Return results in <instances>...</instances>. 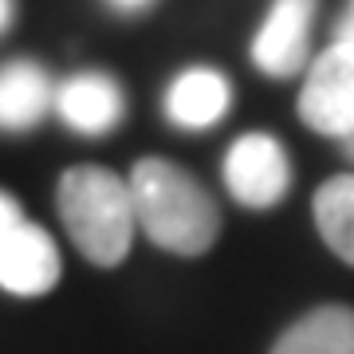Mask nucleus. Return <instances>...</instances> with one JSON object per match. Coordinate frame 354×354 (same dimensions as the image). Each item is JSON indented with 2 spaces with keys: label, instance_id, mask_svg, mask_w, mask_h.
Listing matches in <instances>:
<instances>
[{
  "label": "nucleus",
  "instance_id": "dca6fc26",
  "mask_svg": "<svg viewBox=\"0 0 354 354\" xmlns=\"http://www.w3.org/2000/svg\"><path fill=\"white\" fill-rule=\"evenodd\" d=\"M342 150H346V153L354 158V134H346V138H342Z\"/></svg>",
  "mask_w": 354,
  "mask_h": 354
},
{
  "label": "nucleus",
  "instance_id": "f8f14e48",
  "mask_svg": "<svg viewBox=\"0 0 354 354\" xmlns=\"http://www.w3.org/2000/svg\"><path fill=\"white\" fill-rule=\"evenodd\" d=\"M20 221H24V216H20V205H16L8 193L0 189V241H4V236H8L16 225H20Z\"/></svg>",
  "mask_w": 354,
  "mask_h": 354
},
{
  "label": "nucleus",
  "instance_id": "9b49d317",
  "mask_svg": "<svg viewBox=\"0 0 354 354\" xmlns=\"http://www.w3.org/2000/svg\"><path fill=\"white\" fill-rule=\"evenodd\" d=\"M315 225L319 236L339 260L354 268V174L327 177L315 193Z\"/></svg>",
  "mask_w": 354,
  "mask_h": 354
},
{
  "label": "nucleus",
  "instance_id": "0eeeda50",
  "mask_svg": "<svg viewBox=\"0 0 354 354\" xmlns=\"http://www.w3.org/2000/svg\"><path fill=\"white\" fill-rule=\"evenodd\" d=\"M232 87L216 67H185L165 91V118L181 130H209L225 118Z\"/></svg>",
  "mask_w": 354,
  "mask_h": 354
},
{
  "label": "nucleus",
  "instance_id": "6e6552de",
  "mask_svg": "<svg viewBox=\"0 0 354 354\" xmlns=\"http://www.w3.org/2000/svg\"><path fill=\"white\" fill-rule=\"evenodd\" d=\"M122 91L111 75H99V71H83V75H71L64 87L55 91V111L75 134H106V130L118 127L122 118Z\"/></svg>",
  "mask_w": 354,
  "mask_h": 354
},
{
  "label": "nucleus",
  "instance_id": "4468645a",
  "mask_svg": "<svg viewBox=\"0 0 354 354\" xmlns=\"http://www.w3.org/2000/svg\"><path fill=\"white\" fill-rule=\"evenodd\" d=\"M114 8H122V12H138V8H146L150 0H111Z\"/></svg>",
  "mask_w": 354,
  "mask_h": 354
},
{
  "label": "nucleus",
  "instance_id": "f257e3e1",
  "mask_svg": "<svg viewBox=\"0 0 354 354\" xmlns=\"http://www.w3.org/2000/svg\"><path fill=\"white\" fill-rule=\"evenodd\" d=\"M127 181L138 228L158 248L174 256H201L213 248L221 232V213L209 189L189 169L165 158H142Z\"/></svg>",
  "mask_w": 354,
  "mask_h": 354
},
{
  "label": "nucleus",
  "instance_id": "9d476101",
  "mask_svg": "<svg viewBox=\"0 0 354 354\" xmlns=\"http://www.w3.org/2000/svg\"><path fill=\"white\" fill-rule=\"evenodd\" d=\"M272 354H354V311L342 304L307 311L276 339Z\"/></svg>",
  "mask_w": 354,
  "mask_h": 354
},
{
  "label": "nucleus",
  "instance_id": "1a4fd4ad",
  "mask_svg": "<svg viewBox=\"0 0 354 354\" xmlns=\"http://www.w3.org/2000/svg\"><path fill=\"white\" fill-rule=\"evenodd\" d=\"M48 106H55V91L39 64L8 59L0 67V130L8 134L32 130L48 114Z\"/></svg>",
  "mask_w": 354,
  "mask_h": 354
},
{
  "label": "nucleus",
  "instance_id": "f03ea898",
  "mask_svg": "<svg viewBox=\"0 0 354 354\" xmlns=\"http://www.w3.org/2000/svg\"><path fill=\"white\" fill-rule=\"evenodd\" d=\"M55 205L67 236L91 264L114 268L130 256L138 216L127 177H118L106 165H71L59 177Z\"/></svg>",
  "mask_w": 354,
  "mask_h": 354
},
{
  "label": "nucleus",
  "instance_id": "7ed1b4c3",
  "mask_svg": "<svg viewBox=\"0 0 354 354\" xmlns=\"http://www.w3.org/2000/svg\"><path fill=\"white\" fill-rule=\"evenodd\" d=\"M299 118L315 134L346 138L354 134V48L351 44H330L319 55L307 83L299 91Z\"/></svg>",
  "mask_w": 354,
  "mask_h": 354
},
{
  "label": "nucleus",
  "instance_id": "423d86ee",
  "mask_svg": "<svg viewBox=\"0 0 354 354\" xmlns=\"http://www.w3.org/2000/svg\"><path fill=\"white\" fill-rule=\"evenodd\" d=\"M64 276L59 248L48 236V228L20 221V225L0 241V288L8 295H48Z\"/></svg>",
  "mask_w": 354,
  "mask_h": 354
},
{
  "label": "nucleus",
  "instance_id": "20e7f679",
  "mask_svg": "<svg viewBox=\"0 0 354 354\" xmlns=\"http://www.w3.org/2000/svg\"><path fill=\"white\" fill-rule=\"evenodd\" d=\"M225 189L244 209H272L291 189L288 150L272 134H244L225 153Z\"/></svg>",
  "mask_w": 354,
  "mask_h": 354
},
{
  "label": "nucleus",
  "instance_id": "2eb2a0df",
  "mask_svg": "<svg viewBox=\"0 0 354 354\" xmlns=\"http://www.w3.org/2000/svg\"><path fill=\"white\" fill-rule=\"evenodd\" d=\"M12 24V0H0V32Z\"/></svg>",
  "mask_w": 354,
  "mask_h": 354
},
{
  "label": "nucleus",
  "instance_id": "ddd939ff",
  "mask_svg": "<svg viewBox=\"0 0 354 354\" xmlns=\"http://www.w3.org/2000/svg\"><path fill=\"white\" fill-rule=\"evenodd\" d=\"M335 39H339V44H351V48H354V12L339 20V28H335Z\"/></svg>",
  "mask_w": 354,
  "mask_h": 354
},
{
  "label": "nucleus",
  "instance_id": "39448f33",
  "mask_svg": "<svg viewBox=\"0 0 354 354\" xmlns=\"http://www.w3.org/2000/svg\"><path fill=\"white\" fill-rule=\"evenodd\" d=\"M311 20H315V0H272L252 39V64L268 79H288L304 71L311 48Z\"/></svg>",
  "mask_w": 354,
  "mask_h": 354
}]
</instances>
